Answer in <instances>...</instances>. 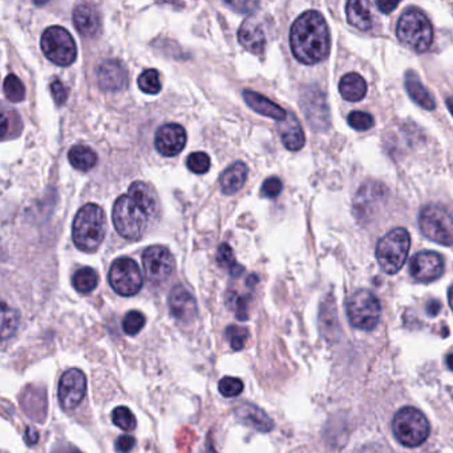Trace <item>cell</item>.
Here are the masks:
<instances>
[{
  "instance_id": "cell-1",
  "label": "cell",
  "mask_w": 453,
  "mask_h": 453,
  "mask_svg": "<svg viewBox=\"0 0 453 453\" xmlns=\"http://www.w3.org/2000/svg\"><path fill=\"white\" fill-rule=\"evenodd\" d=\"M330 31L318 11L301 15L290 29L292 55L307 65L321 63L330 54Z\"/></svg>"
},
{
  "instance_id": "cell-2",
  "label": "cell",
  "mask_w": 453,
  "mask_h": 453,
  "mask_svg": "<svg viewBox=\"0 0 453 453\" xmlns=\"http://www.w3.org/2000/svg\"><path fill=\"white\" fill-rule=\"evenodd\" d=\"M156 210L141 202L132 194H122L113 205L112 219L117 233L127 239H138L148 229Z\"/></svg>"
},
{
  "instance_id": "cell-3",
  "label": "cell",
  "mask_w": 453,
  "mask_h": 453,
  "mask_svg": "<svg viewBox=\"0 0 453 453\" xmlns=\"http://www.w3.org/2000/svg\"><path fill=\"white\" fill-rule=\"evenodd\" d=\"M106 234V219L99 205H84L73 219L72 239L76 248L86 253L96 251Z\"/></svg>"
},
{
  "instance_id": "cell-4",
  "label": "cell",
  "mask_w": 453,
  "mask_h": 453,
  "mask_svg": "<svg viewBox=\"0 0 453 453\" xmlns=\"http://www.w3.org/2000/svg\"><path fill=\"white\" fill-rule=\"evenodd\" d=\"M392 431L397 441L408 448L424 444L431 434V425L422 411L413 407L399 409L392 422Z\"/></svg>"
},
{
  "instance_id": "cell-5",
  "label": "cell",
  "mask_w": 453,
  "mask_h": 453,
  "mask_svg": "<svg viewBox=\"0 0 453 453\" xmlns=\"http://www.w3.org/2000/svg\"><path fill=\"white\" fill-rule=\"evenodd\" d=\"M397 39L411 49L423 54L429 49L434 40V29L425 15L408 10L400 16L396 26Z\"/></svg>"
},
{
  "instance_id": "cell-6",
  "label": "cell",
  "mask_w": 453,
  "mask_h": 453,
  "mask_svg": "<svg viewBox=\"0 0 453 453\" xmlns=\"http://www.w3.org/2000/svg\"><path fill=\"white\" fill-rule=\"evenodd\" d=\"M411 237L404 228H396L380 238L376 245V260L387 274H396L408 258Z\"/></svg>"
},
{
  "instance_id": "cell-7",
  "label": "cell",
  "mask_w": 453,
  "mask_h": 453,
  "mask_svg": "<svg viewBox=\"0 0 453 453\" xmlns=\"http://www.w3.org/2000/svg\"><path fill=\"white\" fill-rule=\"evenodd\" d=\"M346 308L349 321L358 330L371 331L379 323L381 312L379 299L368 290L353 292L346 303Z\"/></svg>"
},
{
  "instance_id": "cell-8",
  "label": "cell",
  "mask_w": 453,
  "mask_h": 453,
  "mask_svg": "<svg viewBox=\"0 0 453 453\" xmlns=\"http://www.w3.org/2000/svg\"><path fill=\"white\" fill-rule=\"evenodd\" d=\"M422 233L444 246L453 245V216L443 206L427 205L419 216Z\"/></svg>"
},
{
  "instance_id": "cell-9",
  "label": "cell",
  "mask_w": 453,
  "mask_h": 453,
  "mask_svg": "<svg viewBox=\"0 0 453 453\" xmlns=\"http://www.w3.org/2000/svg\"><path fill=\"white\" fill-rule=\"evenodd\" d=\"M42 49L45 58L58 67H70L77 56V47L72 35L58 26H52L44 31Z\"/></svg>"
},
{
  "instance_id": "cell-10",
  "label": "cell",
  "mask_w": 453,
  "mask_h": 453,
  "mask_svg": "<svg viewBox=\"0 0 453 453\" xmlns=\"http://www.w3.org/2000/svg\"><path fill=\"white\" fill-rule=\"evenodd\" d=\"M109 285L121 296H133L141 290L144 278L131 258H118L109 269Z\"/></svg>"
},
{
  "instance_id": "cell-11",
  "label": "cell",
  "mask_w": 453,
  "mask_h": 453,
  "mask_svg": "<svg viewBox=\"0 0 453 453\" xmlns=\"http://www.w3.org/2000/svg\"><path fill=\"white\" fill-rule=\"evenodd\" d=\"M143 266L148 279L154 285H160L173 276L175 258L169 248L159 245L150 246L143 254Z\"/></svg>"
},
{
  "instance_id": "cell-12",
  "label": "cell",
  "mask_w": 453,
  "mask_h": 453,
  "mask_svg": "<svg viewBox=\"0 0 453 453\" xmlns=\"http://www.w3.org/2000/svg\"><path fill=\"white\" fill-rule=\"evenodd\" d=\"M87 392V378L79 368L65 371L58 383V404L64 411H72L80 406Z\"/></svg>"
},
{
  "instance_id": "cell-13",
  "label": "cell",
  "mask_w": 453,
  "mask_h": 453,
  "mask_svg": "<svg viewBox=\"0 0 453 453\" xmlns=\"http://www.w3.org/2000/svg\"><path fill=\"white\" fill-rule=\"evenodd\" d=\"M444 262L436 251H422L413 255L409 262V273L419 282L429 283L441 277Z\"/></svg>"
},
{
  "instance_id": "cell-14",
  "label": "cell",
  "mask_w": 453,
  "mask_h": 453,
  "mask_svg": "<svg viewBox=\"0 0 453 453\" xmlns=\"http://www.w3.org/2000/svg\"><path fill=\"white\" fill-rule=\"evenodd\" d=\"M186 132L180 124H165L156 133L154 145L162 156L175 157L186 145Z\"/></svg>"
},
{
  "instance_id": "cell-15",
  "label": "cell",
  "mask_w": 453,
  "mask_h": 453,
  "mask_svg": "<svg viewBox=\"0 0 453 453\" xmlns=\"http://www.w3.org/2000/svg\"><path fill=\"white\" fill-rule=\"evenodd\" d=\"M97 81L104 90L108 92L121 90L128 84L127 68L116 58L105 60L97 68Z\"/></svg>"
},
{
  "instance_id": "cell-16",
  "label": "cell",
  "mask_w": 453,
  "mask_h": 453,
  "mask_svg": "<svg viewBox=\"0 0 453 453\" xmlns=\"http://www.w3.org/2000/svg\"><path fill=\"white\" fill-rule=\"evenodd\" d=\"M169 310L177 321L188 323L197 315V302L184 286H175L169 295Z\"/></svg>"
},
{
  "instance_id": "cell-17",
  "label": "cell",
  "mask_w": 453,
  "mask_h": 453,
  "mask_svg": "<svg viewBox=\"0 0 453 453\" xmlns=\"http://www.w3.org/2000/svg\"><path fill=\"white\" fill-rule=\"evenodd\" d=\"M73 24L83 36L93 38L102 29V15L90 4H79L73 10Z\"/></svg>"
},
{
  "instance_id": "cell-18",
  "label": "cell",
  "mask_w": 453,
  "mask_h": 453,
  "mask_svg": "<svg viewBox=\"0 0 453 453\" xmlns=\"http://www.w3.org/2000/svg\"><path fill=\"white\" fill-rule=\"evenodd\" d=\"M234 415L241 423L260 432H270L274 428L271 418L262 408L251 403H242L241 406H238Z\"/></svg>"
},
{
  "instance_id": "cell-19",
  "label": "cell",
  "mask_w": 453,
  "mask_h": 453,
  "mask_svg": "<svg viewBox=\"0 0 453 453\" xmlns=\"http://www.w3.org/2000/svg\"><path fill=\"white\" fill-rule=\"evenodd\" d=\"M238 42L248 52L261 55L266 45V36L262 27L254 19H246L238 29Z\"/></svg>"
},
{
  "instance_id": "cell-20",
  "label": "cell",
  "mask_w": 453,
  "mask_h": 453,
  "mask_svg": "<svg viewBox=\"0 0 453 453\" xmlns=\"http://www.w3.org/2000/svg\"><path fill=\"white\" fill-rule=\"evenodd\" d=\"M244 99L248 104V106L255 111L257 113L262 115V116L270 117L274 118L277 121H285L287 117V112L277 105L276 102L269 100L267 97H264L261 93L254 92V90H245L244 92Z\"/></svg>"
},
{
  "instance_id": "cell-21",
  "label": "cell",
  "mask_w": 453,
  "mask_h": 453,
  "mask_svg": "<svg viewBox=\"0 0 453 453\" xmlns=\"http://www.w3.org/2000/svg\"><path fill=\"white\" fill-rule=\"evenodd\" d=\"M279 133L282 137V143L289 150H299L305 145V133L296 117L289 113L286 120L279 124Z\"/></svg>"
},
{
  "instance_id": "cell-22",
  "label": "cell",
  "mask_w": 453,
  "mask_h": 453,
  "mask_svg": "<svg viewBox=\"0 0 453 453\" xmlns=\"http://www.w3.org/2000/svg\"><path fill=\"white\" fill-rule=\"evenodd\" d=\"M305 113L311 127L326 128L328 124V111L326 100L321 92H312L311 95H306L305 102Z\"/></svg>"
},
{
  "instance_id": "cell-23",
  "label": "cell",
  "mask_w": 453,
  "mask_h": 453,
  "mask_svg": "<svg viewBox=\"0 0 453 453\" xmlns=\"http://www.w3.org/2000/svg\"><path fill=\"white\" fill-rule=\"evenodd\" d=\"M248 178V166L238 161L232 164L219 178L221 189L225 194H234L244 188Z\"/></svg>"
},
{
  "instance_id": "cell-24",
  "label": "cell",
  "mask_w": 453,
  "mask_h": 453,
  "mask_svg": "<svg viewBox=\"0 0 453 453\" xmlns=\"http://www.w3.org/2000/svg\"><path fill=\"white\" fill-rule=\"evenodd\" d=\"M406 89L408 92L409 97L423 106L424 109L432 111L436 108V102L434 100L432 95L424 87L423 83L413 71L406 73Z\"/></svg>"
},
{
  "instance_id": "cell-25",
  "label": "cell",
  "mask_w": 453,
  "mask_h": 453,
  "mask_svg": "<svg viewBox=\"0 0 453 453\" xmlns=\"http://www.w3.org/2000/svg\"><path fill=\"white\" fill-rule=\"evenodd\" d=\"M339 92L349 102H360L367 93V83L358 73H347L339 83Z\"/></svg>"
},
{
  "instance_id": "cell-26",
  "label": "cell",
  "mask_w": 453,
  "mask_h": 453,
  "mask_svg": "<svg viewBox=\"0 0 453 453\" xmlns=\"http://www.w3.org/2000/svg\"><path fill=\"white\" fill-rule=\"evenodd\" d=\"M24 412L29 418L36 419V422H43L47 413V399L44 390L29 388L22 399Z\"/></svg>"
},
{
  "instance_id": "cell-27",
  "label": "cell",
  "mask_w": 453,
  "mask_h": 453,
  "mask_svg": "<svg viewBox=\"0 0 453 453\" xmlns=\"http://www.w3.org/2000/svg\"><path fill=\"white\" fill-rule=\"evenodd\" d=\"M346 14H347L349 23L355 29L369 31L374 26L372 14L365 1L351 0L346 6Z\"/></svg>"
},
{
  "instance_id": "cell-28",
  "label": "cell",
  "mask_w": 453,
  "mask_h": 453,
  "mask_svg": "<svg viewBox=\"0 0 453 453\" xmlns=\"http://www.w3.org/2000/svg\"><path fill=\"white\" fill-rule=\"evenodd\" d=\"M68 160L74 169L88 172L97 164V154L88 146L76 145L70 150Z\"/></svg>"
},
{
  "instance_id": "cell-29",
  "label": "cell",
  "mask_w": 453,
  "mask_h": 453,
  "mask_svg": "<svg viewBox=\"0 0 453 453\" xmlns=\"http://www.w3.org/2000/svg\"><path fill=\"white\" fill-rule=\"evenodd\" d=\"M73 287L81 294L93 292L99 285V276L92 267H83L74 273L72 278Z\"/></svg>"
},
{
  "instance_id": "cell-30",
  "label": "cell",
  "mask_w": 453,
  "mask_h": 453,
  "mask_svg": "<svg viewBox=\"0 0 453 453\" xmlns=\"http://www.w3.org/2000/svg\"><path fill=\"white\" fill-rule=\"evenodd\" d=\"M217 262L221 267H225L230 271L232 277L238 278L245 270L239 263L235 261L233 250L228 244H222L217 251Z\"/></svg>"
},
{
  "instance_id": "cell-31",
  "label": "cell",
  "mask_w": 453,
  "mask_h": 453,
  "mask_svg": "<svg viewBox=\"0 0 453 453\" xmlns=\"http://www.w3.org/2000/svg\"><path fill=\"white\" fill-rule=\"evenodd\" d=\"M19 327V314L14 308L7 306L4 302L1 305V337L3 340L14 335Z\"/></svg>"
},
{
  "instance_id": "cell-32",
  "label": "cell",
  "mask_w": 453,
  "mask_h": 453,
  "mask_svg": "<svg viewBox=\"0 0 453 453\" xmlns=\"http://www.w3.org/2000/svg\"><path fill=\"white\" fill-rule=\"evenodd\" d=\"M4 95L10 102H20L24 100L26 88L23 86L22 80L16 74H8L4 80Z\"/></svg>"
},
{
  "instance_id": "cell-33",
  "label": "cell",
  "mask_w": 453,
  "mask_h": 453,
  "mask_svg": "<svg viewBox=\"0 0 453 453\" xmlns=\"http://www.w3.org/2000/svg\"><path fill=\"white\" fill-rule=\"evenodd\" d=\"M137 84L144 93L157 95L161 90L160 73L156 70H146L138 76Z\"/></svg>"
},
{
  "instance_id": "cell-34",
  "label": "cell",
  "mask_w": 453,
  "mask_h": 453,
  "mask_svg": "<svg viewBox=\"0 0 453 453\" xmlns=\"http://www.w3.org/2000/svg\"><path fill=\"white\" fill-rule=\"evenodd\" d=\"M146 319L143 312L132 310L125 317L122 321V330L127 335H137L145 326Z\"/></svg>"
},
{
  "instance_id": "cell-35",
  "label": "cell",
  "mask_w": 453,
  "mask_h": 453,
  "mask_svg": "<svg viewBox=\"0 0 453 453\" xmlns=\"http://www.w3.org/2000/svg\"><path fill=\"white\" fill-rule=\"evenodd\" d=\"M225 336L234 351H241L248 342V330L241 326H229L225 330Z\"/></svg>"
},
{
  "instance_id": "cell-36",
  "label": "cell",
  "mask_w": 453,
  "mask_h": 453,
  "mask_svg": "<svg viewBox=\"0 0 453 453\" xmlns=\"http://www.w3.org/2000/svg\"><path fill=\"white\" fill-rule=\"evenodd\" d=\"M112 420L122 431H133L136 428V418L128 407H117L112 412Z\"/></svg>"
},
{
  "instance_id": "cell-37",
  "label": "cell",
  "mask_w": 453,
  "mask_h": 453,
  "mask_svg": "<svg viewBox=\"0 0 453 453\" xmlns=\"http://www.w3.org/2000/svg\"><path fill=\"white\" fill-rule=\"evenodd\" d=\"M186 165L193 173L204 175L209 172L212 162H210V157L204 152H196V153H191L188 157Z\"/></svg>"
},
{
  "instance_id": "cell-38",
  "label": "cell",
  "mask_w": 453,
  "mask_h": 453,
  "mask_svg": "<svg viewBox=\"0 0 453 453\" xmlns=\"http://www.w3.org/2000/svg\"><path fill=\"white\" fill-rule=\"evenodd\" d=\"M349 124L351 128L355 131L365 132L371 129L375 124V120L372 115L367 113V112H360V111H355L351 112L349 115Z\"/></svg>"
},
{
  "instance_id": "cell-39",
  "label": "cell",
  "mask_w": 453,
  "mask_h": 453,
  "mask_svg": "<svg viewBox=\"0 0 453 453\" xmlns=\"http://www.w3.org/2000/svg\"><path fill=\"white\" fill-rule=\"evenodd\" d=\"M218 390L221 394L225 397H235L242 394L244 391V381L232 376H225L223 379L219 380Z\"/></svg>"
},
{
  "instance_id": "cell-40",
  "label": "cell",
  "mask_w": 453,
  "mask_h": 453,
  "mask_svg": "<svg viewBox=\"0 0 453 453\" xmlns=\"http://www.w3.org/2000/svg\"><path fill=\"white\" fill-rule=\"evenodd\" d=\"M228 302L233 307L235 317L238 321H248V301L245 299V296H241L235 292H230Z\"/></svg>"
},
{
  "instance_id": "cell-41",
  "label": "cell",
  "mask_w": 453,
  "mask_h": 453,
  "mask_svg": "<svg viewBox=\"0 0 453 453\" xmlns=\"http://www.w3.org/2000/svg\"><path fill=\"white\" fill-rule=\"evenodd\" d=\"M282 188H283V185H282V182H280L279 178H277V177H270V178H267V180L263 182L262 189H261V191H262V194L264 197H267V198H274V197H277V196L280 194Z\"/></svg>"
},
{
  "instance_id": "cell-42",
  "label": "cell",
  "mask_w": 453,
  "mask_h": 453,
  "mask_svg": "<svg viewBox=\"0 0 453 453\" xmlns=\"http://www.w3.org/2000/svg\"><path fill=\"white\" fill-rule=\"evenodd\" d=\"M51 92L54 96V100L56 102L58 106H61L68 99V89L60 81V80H54L51 83Z\"/></svg>"
},
{
  "instance_id": "cell-43",
  "label": "cell",
  "mask_w": 453,
  "mask_h": 453,
  "mask_svg": "<svg viewBox=\"0 0 453 453\" xmlns=\"http://www.w3.org/2000/svg\"><path fill=\"white\" fill-rule=\"evenodd\" d=\"M136 445V440L129 435H122L117 438L116 451L118 453H129Z\"/></svg>"
},
{
  "instance_id": "cell-44",
  "label": "cell",
  "mask_w": 453,
  "mask_h": 453,
  "mask_svg": "<svg viewBox=\"0 0 453 453\" xmlns=\"http://www.w3.org/2000/svg\"><path fill=\"white\" fill-rule=\"evenodd\" d=\"M376 6L383 14H390L399 6L397 1H376Z\"/></svg>"
},
{
  "instance_id": "cell-45",
  "label": "cell",
  "mask_w": 453,
  "mask_h": 453,
  "mask_svg": "<svg viewBox=\"0 0 453 453\" xmlns=\"http://www.w3.org/2000/svg\"><path fill=\"white\" fill-rule=\"evenodd\" d=\"M228 6H230L232 8H235V7H242V11L241 13H250L253 8H255L258 6V3H253V1H234V3H228Z\"/></svg>"
},
{
  "instance_id": "cell-46",
  "label": "cell",
  "mask_w": 453,
  "mask_h": 453,
  "mask_svg": "<svg viewBox=\"0 0 453 453\" xmlns=\"http://www.w3.org/2000/svg\"><path fill=\"white\" fill-rule=\"evenodd\" d=\"M26 441H27V444L29 445H33V444H36L38 443V440H39V434H38V431L35 429V428H32V427H29L27 428V432H26Z\"/></svg>"
},
{
  "instance_id": "cell-47",
  "label": "cell",
  "mask_w": 453,
  "mask_h": 453,
  "mask_svg": "<svg viewBox=\"0 0 453 453\" xmlns=\"http://www.w3.org/2000/svg\"><path fill=\"white\" fill-rule=\"evenodd\" d=\"M440 308H441V305H440L438 301H431L427 305V314L432 315V317H436L440 312Z\"/></svg>"
},
{
  "instance_id": "cell-48",
  "label": "cell",
  "mask_w": 453,
  "mask_h": 453,
  "mask_svg": "<svg viewBox=\"0 0 453 453\" xmlns=\"http://www.w3.org/2000/svg\"><path fill=\"white\" fill-rule=\"evenodd\" d=\"M447 365H448V368H450L451 371H453V353H451V355L447 358Z\"/></svg>"
},
{
  "instance_id": "cell-49",
  "label": "cell",
  "mask_w": 453,
  "mask_h": 453,
  "mask_svg": "<svg viewBox=\"0 0 453 453\" xmlns=\"http://www.w3.org/2000/svg\"><path fill=\"white\" fill-rule=\"evenodd\" d=\"M447 106H448V109H450V112L452 113V116H453V97H450V99H447Z\"/></svg>"
},
{
  "instance_id": "cell-50",
  "label": "cell",
  "mask_w": 453,
  "mask_h": 453,
  "mask_svg": "<svg viewBox=\"0 0 453 453\" xmlns=\"http://www.w3.org/2000/svg\"><path fill=\"white\" fill-rule=\"evenodd\" d=\"M448 301H450V305H451V308L453 310V286L448 292Z\"/></svg>"
},
{
  "instance_id": "cell-51",
  "label": "cell",
  "mask_w": 453,
  "mask_h": 453,
  "mask_svg": "<svg viewBox=\"0 0 453 453\" xmlns=\"http://www.w3.org/2000/svg\"><path fill=\"white\" fill-rule=\"evenodd\" d=\"M64 453H80V452H79V451H76V450H74V451H73L72 450V451H67V452H64Z\"/></svg>"
}]
</instances>
